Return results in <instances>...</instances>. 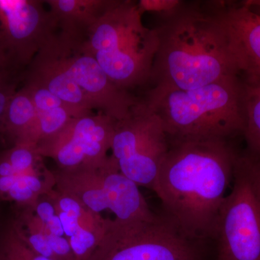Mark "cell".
Listing matches in <instances>:
<instances>
[{"mask_svg": "<svg viewBox=\"0 0 260 260\" xmlns=\"http://www.w3.org/2000/svg\"><path fill=\"white\" fill-rule=\"evenodd\" d=\"M143 15L137 1L112 0L86 34L78 38L109 79L130 93L149 84L158 48L156 30L145 26Z\"/></svg>", "mask_w": 260, "mask_h": 260, "instance_id": "obj_5", "label": "cell"}, {"mask_svg": "<svg viewBox=\"0 0 260 260\" xmlns=\"http://www.w3.org/2000/svg\"><path fill=\"white\" fill-rule=\"evenodd\" d=\"M0 260H51L30 247L13 216L0 221Z\"/></svg>", "mask_w": 260, "mask_h": 260, "instance_id": "obj_18", "label": "cell"}, {"mask_svg": "<svg viewBox=\"0 0 260 260\" xmlns=\"http://www.w3.org/2000/svg\"><path fill=\"white\" fill-rule=\"evenodd\" d=\"M141 13H156L160 17L166 16L177 10L183 1L181 0H140L137 1Z\"/></svg>", "mask_w": 260, "mask_h": 260, "instance_id": "obj_19", "label": "cell"}, {"mask_svg": "<svg viewBox=\"0 0 260 260\" xmlns=\"http://www.w3.org/2000/svg\"><path fill=\"white\" fill-rule=\"evenodd\" d=\"M154 28L151 87L189 90L242 75L213 1H183Z\"/></svg>", "mask_w": 260, "mask_h": 260, "instance_id": "obj_2", "label": "cell"}, {"mask_svg": "<svg viewBox=\"0 0 260 260\" xmlns=\"http://www.w3.org/2000/svg\"><path fill=\"white\" fill-rule=\"evenodd\" d=\"M116 120L102 113L75 117L36 146L42 158L52 159L57 169L98 165L111 150Z\"/></svg>", "mask_w": 260, "mask_h": 260, "instance_id": "obj_10", "label": "cell"}, {"mask_svg": "<svg viewBox=\"0 0 260 260\" xmlns=\"http://www.w3.org/2000/svg\"><path fill=\"white\" fill-rule=\"evenodd\" d=\"M244 4L252 8H259L260 9V0H246L242 1Z\"/></svg>", "mask_w": 260, "mask_h": 260, "instance_id": "obj_21", "label": "cell"}, {"mask_svg": "<svg viewBox=\"0 0 260 260\" xmlns=\"http://www.w3.org/2000/svg\"><path fill=\"white\" fill-rule=\"evenodd\" d=\"M54 189L73 198L92 212L110 210L122 222L153 220L139 186L119 172L110 155L102 164L52 171Z\"/></svg>", "mask_w": 260, "mask_h": 260, "instance_id": "obj_7", "label": "cell"}, {"mask_svg": "<svg viewBox=\"0 0 260 260\" xmlns=\"http://www.w3.org/2000/svg\"><path fill=\"white\" fill-rule=\"evenodd\" d=\"M242 75L260 81V14L242 2L213 1Z\"/></svg>", "mask_w": 260, "mask_h": 260, "instance_id": "obj_12", "label": "cell"}, {"mask_svg": "<svg viewBox=\"0 0 260 260\" xmlns=\"http://www.w3.org/2000/svg\"><path fill=\"white\" fill-rule=\"evenodd\" d=\"M15 84L8 78L0 83V135H2V125L7 108L10 99L13 96L15 92Z\"/></svg>", "mask_w": 260, "mask_h": 260, "instance_id": "obj_20", "label": "cell"}, {"mask_svg": "<svg viewBox=\"0 0 260 260\" xmlns=\"http://www.w3.org/2000/svg\"><path fill=\"white\" fill-rule=\"evenodd\" d=\"M232 191L219 213L217 260H260V164L238 153Z\"/></svg>", "mask_w": 260, "mask_h": 260, "instance_id": "obj_6", "label": "cell"}, {"mask_svg": "<svg viewBox=\"0 0 260 260\" xmlns=\"http://www.w3.org/2000/svg\"><path fill=\"white\" fill-rule=\"evenodd\" d=\"M44 1L0 0V44L13 67L27 66L59 27Z\"/></svg>", "mask_w": 260, "mask_h": 260, "instance_id": "obj_11", "label": "cell"}, {"mask_svg": "<svg viewBox=\"0 0 260 260\" xmlns=\"http://www.w3.org/2000/svg\"><path fill=\"white\" fill-rule=\"evenodd\" d=\"M244 84V127L246 151L260 164V81L242 75Z\"/></svg>", "mask_w": 260, "mask_h": 260, "instance_id": "obj_17", "label": "cell"}, {"mask_svg": "<svg viewBox=\"0 0 260 260\" xmlns=\"http://www.w3.org/2000/svg\"><path fill=\"white\" fill-rule=\"evenodd\" d=\"M60 31L83 37L104 13L112 0H48Z\"/></svg>", "mask_w": 260, "mask_h": 260, "instance_id": "obj_15", "label": "cell"}, {"mask_svg": "<svg viewBox=\"0 0 260 260\" xmlns=\"http://www.w3.org/2000/svg\"><path fill=\"white\" fill-rule=\"evenodd\" d=\"M88 260H201L198 242L165 217L122 222L108 220L102 241Z\"/></svg>", "mask_w": 260, "mask_h": 260, "instance_id": "obj_8", "label": "cell"}, {"mask_svg": "<svg viewBox=\"0 0 260 260\" xmlns=\"http://www.w3.org/2000/svg\"><path fill=\"white\" fill-rule=\"evenodd\" d=\"M24 85L30 92L37 113L36 146L39 142L62 129L73 118L87 115L37 84L25 81Z\"/></svg>", "mask_w": 260, "mask_h": 260, "instance_id": "obj_14", "label": "cell"}, {"mask_svg": "<svg viewBox=\"0 0 260 260\" xmlns=\"http://www.w3.org/2000/svg\"><path fill=\"white\" fill-rule=\"evenodd\" d=\"M169 149L164 123L141 99L129 115L116 121L111 158L119 172L138 186L153 189Z\"/></svg>", "mask_w": 260, "mask_h": 260, "instance_id": "obj_9", "label": "cell"}, {"mask_svg": "<svg viewBox=\"0 0 260 260\" xmlns=\"http://www.w3.org/2000/svg\"><path fill=\"white\" fill-rule=\"evenodd\" d=\"M37 113L28 88L15 92L10 99L2 125V135L15 145L36 146Z\"/></svg>", "mask_w": 260, "mask_h": 260, "instance_id": "obj_16", "label": "cell"}, {"mask_svg": "<svg viewBox=\"0 0 260 260\" xmlns=\"http://www.w3.org/2000/svg\"><path fill=\"white\" fill-rule=\"evenodd\" d=\"M141 100L161 119L169 139H229L242 134V75L189 90L150 87Z\"/></svg>", "mask_w": 260, "mask_h": 260, "instance_id": "obj_4", "label": "cell"}, {"mask_svg": "<svg viewBox=\"0 0 260 260\" xmlns=\"http://www.w3.org/2000/svg\"><path fill=\"white\" fill-rule=\"evenodd\" d=\"M54 186L52 171L44 166L31 170H19L0 153V201L12 202L15 207L34 206Z\"/></svg>", "mask_w": 260, "mask_h": 260, "instance_id": "obj_13", "label": "cell"}, {"mask_svg": "<svg viewBox=\"0 0 260 260\" xmlns=\"http://www.w3.org/2000/svg\"><path fill=\"white\" fill-rule=\"evenodd\" d=\"M229 140L169 139L152 189L164 216L194 242L215 237L238 155Z\"/></svg>", "mask_w": 260, "mask_h": 260, "instance_id": "obj_1", "label": "cell"}, {"mask_svg": "<svg viewBox=\"0 0 260 260\" xmlns=\"http://www.w3.org/2000/svg\"><path fill=\"white\" fill-rule=\"evenodd\" d=\"M25 81L47 89L83 114L97 111L117 121L140 102L109 79L78 38L59 29L27 67Z\"/></svg>", "mask_w": 260, "mask_h": 260, "instance_id": "obj_3", "label": "cell"}]
</instances>
